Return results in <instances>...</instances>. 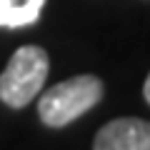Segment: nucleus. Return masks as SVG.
<instances>
[{"mask_svg": "<svg viewBox=\"0 0 150 150\" xmlns=\"http://www.w3.org/2000/svg\"><path fill=\"white\" fill-rule=\"evenodd\" d=\"M103 98V83L95 75H75L43 93L38 112L48 128H65L75 118L85 115Z\"/></svg>", "mask_w": 150, "mask_h": 150, "instance_id": "obj_1", "label": "nucleus"}, {"mask_svg": "<svg viewBox=\"0 0 150 150\" xmlns=\"http://www.w3.org/2000/svg\"><path fill=\"white\" fill-rule=\"evenodd\" d=\"M50 58L40 45H23L13 53L0 75V100L10 108H25L43 90Z\"/></svg>", "mask_w": 150, "mask_h": 150, "instance_id": "obj_2", "label": "nucleus"}, {"mask_svg": "<svg viewBox=\"0 0 150 150\" xmlns=\"http://www.w3.org/2000/svg\"><path fill=\"white\" fill-rule=\"evenodd\" d=\"M93 150H150V123L140 118H118L95 135Z\"/></svg>", "mask_w": 150, "mask_h": 150, "instance_id": "obj_3", "label": "nucleus"}, {"mask_svg": "<svg viewBox=\"0 0 150 150\" xmlns=\"http://www.w3.org/2000/svg\"><path fill=\"white\" fill-rule=\"evenodd\" d=\"M45 0H0V28H25L38 23Z\"/></svg>", "mask_w": 150, "mask_h": 150, "instance_id": "obj_4", "label": "nucleus"}, {"mask_svg": "<svg viewBox=\"0 0 150 150\" xmlns=\"http://www.w3.org/2000/svg\"><path fill=\"white\" fill-rule=\"evenodd\" d=\"M143 95H145V100L150 103V73H148V78H145V85H143Z\"/></svg>", "mask_w": 150, "mask_h": 150, "instance_id": "obj_5", "label": "nucleus"}]
</instances>
